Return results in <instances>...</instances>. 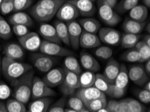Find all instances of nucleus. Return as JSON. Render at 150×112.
Returning <instances> with one entry per match:
<instances>
[{
	"mask_svg": "<svg viewBox=\"0 0 150 112\" xmlns=\"http://www.w3.org/2000/svg\"><path fill=\"white\" fill-rule=\"evenodd\" d=\"M35 72L33 69L29 70L11 83L13 87V97L14 99L26 104L31 97V90Z\"/></svg>",
	"mask_w": 150,
	"mask_h": 112,
	"instance_id": "obj_2",
	"label": "nucleus"
},
{
	"mask_svg": "<svg viewBox=\"0 0 150 112\" xmlns=\"http://www.w3.org/2000/svg\"><path fill=\"white\" fill-rule=\"evenodd\" d=\"M98 14L102 21L109 26H117L121 20V18L113 8L107 5L98 6Z\"/></svg>",
	"mask_w": 150,
	"mask_h": 112,
	"instance_id": "obj_10",
	"label": "nucleus"
},
{
	"mask_svg": "<svg viewBox=\"0 0 150 112\" xmlns=\"http://www.w3.org/2000/svg\"><path fill=\"white\" fill-rule=\"evenodd\" d=\"M13 11V0H3L0 7V11L3 15H7Z\"/></svg>",
	"mask_w": 150,
	"mask_h": 112,
	"instance_id": "obj_45",
	"label": "nucleus"
},
{
	"mask_svg": "<svg viewBox=\"0 0 150 112\" xmlns=\"http://www.w3.org/2000/svg\"><path fill=\"white\" fill-rule=\"evenodd\" d=\"M9 22L13 26L14 25H23L27 27L33 26V20L30 15L24 11L15 12L9 18Z\"/></svg>",
	"mask_w": 150,
	"mask_h": 112,
	"instance_id": "obj_25",
	"label": "nucleus"
},
{
	"mask_svg": "<svg viewBox=\"0 0 150 112\" xmlns=\"http://www.w3.org/2000/svg\"><path fill=\"white\" fill-rule=\"evenodd\" d=\"M79 112H91V111L89 110V109H88V108H86V107H85L83 109H81V110Z\"/></svg>",
	"mask_w": 150,
	"mask_h": 112,
	"instance_id": "obj_57",
	"label": "nucleus"
},
{
	"mask_svg": "<svg viewBox=\"0 0 150 112\" xmlns=\"http://www.w3.org/2000/svg\"><path fill=\"white\" fill-rule=\"evenodd\" d=\"M120 68V65L119 62L115 58H110L106 63L103 75L110 83L114 84L115 79L119 73Z\"/></svg>",
	"mask_w": 150,
	"mask_h": 112,
	"instance_id": "obj_21",
	"label": "nucleus"
},
{
	"mask_svg": "<svg viewBox=\"0 0 150 112\" xmlns=\"http://www.w3.org/2000/svg\"><path fill=\"white\" fill-rule=\"evenodd\" d=\"M129 103L131 112H145L146 108L144 105H143L138 100L133 99V98H127Z\"/></svg>",
	"mask_w": 150,
	"mask_h": 112,
	"instance_id": "obj_43",
	"label": "nucleus"
},
{
	"mask_svg": "<svg viewBox=\"0 0 150 112\" xmlns=\"http://www.w3.org/2000/svg\"><path fill=\"white\" fill-rule=\"evenodd\" d=\"M0 112H8L6 105L1 102H0Z\"/></svg>",
	"mask_w": 150,
	"mask_h": 112,
	"instance_id": "obj_52",
	"label": "nucleus"
},
{
	"mask_svg": "<svg viewBox=\"0 0 150 112\" xmlns=\"http://www.w3.org/2000/svg\"><path fill=\"white\" fill-rule=\"evenodd\" d=\"M79 16V13L74 4L69 1H65L59 8L56 17L59 20L68 22L74 21Z\"/></svg>",
	"mask_w": 150,
	"mask_h": 112,
	"instance_id": "obj_12",
	"label": "nucleus"
},
{
	"mask_svg": "<svg viewBox=\"0 0 150 112\" xmlns=\"http://www.w3.org/2000/svg\"><path fill=\"white\" fill-rule=\"evenodd\" d=\"M110 112H131L129 103L127 99L115 101L110 100L107 102L106 106Z\"/></svg>",
	"mask_w": 150,
	"mask_h": 112,
	"instance_id": "obj_31",
	"label": "nucleus"
},
{
	"mask_svg": "<svg viewBox=\"0 0 150 112\" xmlns=\"http://www.w3.org/2000/svg\"><path fill=\"white\" fill-rule=\"evenodd\" d=\"M142 1H143V3H144L143 5H144L145 7H147V8H150V0H142Z\"/></svg>",
	"mask_w": 150,
	"mask_h": 112,
	"instance_id": "obj_53",
	"label": "nucleus"
},
{
	"mask_svg": "<svg viewBox=\"0 0 150 112\" xmlns=\"http://www.w3.org/2000/svg\"><path fill=\"white\" fill-rule=\"evenodd\" d=\"M139 1V0H121L115 8V11L117 13L122 14L138 5Z\"/></svg>",
	"mask_w": 150,
	"mask_h": 112,
	"instance_id": "obj_34",
	"label": "nucleus"
},
{
	"mask_svg": "<svg viewBox=\"0 0 150 112\" xmlns=\"http://www.w3.org/2000/svg\"><path fill=\"white\" fill-rule=\"evenodd\" d=\"M107 102L106 96H104V97L98 98V99L88 102L87 104L85 105V107L89 109L91 112H96L100 109L106 107Z\"/></svg>",
	"mask_w": 150,
	"mask_h": 112,
	"instance_id": "obj_36",
	"label": "nucleus"
},
{
	"mask_svg": "<svg viewBox=\"0 0 150 112\" xmlns=\"http://www.w3.org/2000/svg\"><path fill=\"white\" fill-rule=\"evenodd\" d=\"M38 51L51 56H67L73 55V52L63 47L59 44L42 40Z\"/></svg>",
	"mask_w": 150,
	"mask_h": 112,
	"instance_id": "obj_7",
	"label": "nucleus"
},
{
	"mask_svg": "<svg viewBox=\"0 0 150 112\" xmlns=\"http://www.w3.org/2000/svg\"><path fill=\"white\" fill-rule=\"evenodd\" d=\"M64 68L67 70H69L75 74L79 75L81 73V68L76 57L72 55H69L65 57L64 59Z\"/></svg>",
	"mask_w": 150,
	"mask_h": 112,
	"instance_id": "obj_32",
	"label": "nucleus"
},
{
	"mask_svg": "<svg viewBox=\"0 0 150 112\" xmlns=\"http://www.w3.org/2000/svg\"><path fill=\"white\" fill-rule=\"evenodd\" d=\"M122 60L129 63H142L141 56L135 48L129 49L122 54Z\"/></svg>",
	"mask_w": 150,
	"mask_h": 112,
	"instance_id": "obj_38",
	"label": "nucleus"
},
{
	"mask_svg": "<svg viewBox=\"0 0 150 112\" xmlns=\"http://www.w3.org/2000/svg\"><path fill=\"white\" fill-rule=\"evenodd\" d=\"M96 112H110V111H109L108 109L106 108V107H104V108H102L101 109H100V110L97 111Z\"/></svg>",
	"mask_w": 150,
	"mask_h": 112,
	"instance_id": "obj_56",
	"label": "nucleus"
},
{
	"mask_svg": "<svg viewBox=\"0 0 150 112\" xmlns=\"http://www.w3.org/2000/svg\"><path fill=\"white\" fill-rule=\"evenodd\" d=\"M76 95L79 98H80L81 101L83 102L84 105L87 104L88 102L92 101V100L106 96L104 93L99 91L94 86L87 88L78 89Z\"/></svg>",
	"mask_w": 150,
	"mask_h": 112,
	"instance_id": "obj_17",
	"label": "nucleus"
},
{
	"mask_svg": "<svg viewBox=\"0 0 150 112\" xmlns=\"http://www.w3.org/2000/svg\"><path fill=\"white\" fill-rule=\"evenodd\" d=\"M53 101L51 97L35 99L29 106L28 112H47Z\"/></svg>",
	"mask_w": 150,
	"mask_h": 112,
	"instance_id": "obj_26",
	"label": "nucleus"
},
{
	"mask_svg": "<svg viewBox=\"0 0 150 112\" xmlns=\"http://www.w3.org/2000/svg\"><path fill=\"white\" fill-rule=\"evenodd\" d=\"M101 42L110 46H117L120 44L121 34L117 30L110 27L101 28L98 32Z\"/></svg>",
	"mask_w": 150,
	"mask_h": 112,
	"instance_id": "obj_9",
	"label": "nucleus"
},
{
	"mask_svg": "<svg viewBox=\"0 0 150 112\" xmlns=\"http://www.w3.org/2000/svg\"><path fill=\"white\" fill-rule=\"evenodd\" d=\"M2 1H3V0H0V7H1V4L2 3Z\"/></svg>",
	"mask_w": 150,
	"mask_h": 112,
	"instance_id": "obj_60",
	"label": "nucleus"
},
{
	"mask_svg": "<svg viewBox=\"0 0 150 112\" xmlns=\"http://www.w3.org/2000/svg\"><path fill=\"white\" fill-rule=\"evenodd\" d=\"M3 53L6 57L15 61L22 59L24 56V49L16 43H9L5 45Z\"/></svg>",
	"mask_w": 150,
	"mask_h": 112,
	"instance_id": "obj_22",
	"label": "nucleus"
},
{
	"mask_svg": "<svg viewBox=\"0 0 150 112\" xmlns=\"http://www.w3.org/2000/svg\"><path fill=\"white\" fill-rule=\"evenodd\" d=\"M68 105H69L70 109L78 112H79L85 107L83 102L77 95L69 98L68 100Z\"/></svg>",
	"mask_w": 150,
	"mask_h": 112,
	"instance_id": "obj_41",
	"label": "nucleus"
},
{
	"mask_svg": "<svg viewBox=\"0 0 150 112\" xmlns=\"http://www.w3.org/2000/svg\"><path fill=\"white\" fill-rule=\"evenodd\" d=\"M113 51L111 48L109 46H98V48L95 51V54L96 56L104 60H108L112 56Z\"/></svg>",
	"mask_w": 150,
	"mask_h": 112,
	"instance_id": "obj_40",
	"label": "nucleus"
},
{
	"mask_svg": "<svg viewBox=\"0 0 150 112\" xmlns=\"http://www.w3.org/2000/svg\"><path fill=\"white\" fill-rule=\"evenodd\" d=\"M1 64H2V57L0 55V75L1 73Z\"/></svg>",
	"mask_w": 150,
	"mask_h": 112,
	"instance_id": "obj_58",
	"label": "nucleus"
},
{
	"mask_svg": "<svg viewBox=\"0 0 150 112\" xmlns=\"http://www.w3.org/2000/svg\"><path fill=\"white\" fill-rule=\"evenodd\" d=\"M33 0H13V11H22L32 6Z\"/></svg>",
	"mask_w": 150,
	"mask_h": 112,
	"instance_id": "obj_42",
	"label": "nucleus"
},
{
	"mask_svg": "<svg viewBox=\"0 0 150 112\" xmlns=\"http://www.w3.org/2000/svg\"><path fill=\"white\" fill-rule=\"evenodd\" d=\"M12 94V90L10 87L4 81H0V100L8 99Z\"/></svg>",
	"mask_w": 150,
	"mask_h": 112,
	"instance_id": "obj_46",
	"label": "nucleus"
},
{
	"mask_svg": "<svg viewBox=\"0 0 150 112\" xmlns=\"http://www.w3.org/2000/svg\"><path fill=\"white\" fill-rule=\"evenodd\" d=\"M32 69L33 66L29 64L20 63L6 56L2 58L1 73L10 83Z\"/></svg>",
	"mask_w": 150,
	"mask_h": 112,
	"instance_id": "obj_3",
	"label": "nucleus"
},
{
	"mask_svg": "<svg viewBox=\"0 0 150 112\" xmlns=\"http://www.w3.org/2000/svg\"><path fill=\"white\" fill-rule=\"evenodd\" d=\"M34 67L42 73H47L53 68L56 63L54 56H49L41 52H35L31 55Z\"/></svg>",
	"mask_w": 150,
	"mask_h": 112,
	"instance_id": "obj_6",
	"label": "nucleus"
},
{
	"mask_svg": "<svg viewBox=\"0 0 150 112\" xmlns=\"http://www.w3.org/2000/svg\"><path fill=\"white\" fill-rule=\"evenodd\" d=\"M98 5H107L114 9L117 4V0H97Z\"/></svg>",
	"mask_w": 150,
	"mask_h": 112,
	"instance_id": "obj_49",
	"label": "nucleus"
},
{
	"mask_svg": "<svg viewBox=\"0 0 150 112\" xmlns=\"http://www.w3.org/2000/svg\"><path fill=\"white\" fill-rule=\"evenodd\" d=\"M129 76L127 68L124 64L120 65L119 75L114 82V89H113L112 97L120 98L125 94L127 86L129 83Z\"/></svg>",
	"mask_w": 150,
	"mask_h": 112,
	"instance_id": "obj_4",
	"label": "nucleus"
},
{
	"mask_svg": "<svg viewBox=\"0 0 150 112\" xmlns=\"http://www.w3.org/2000/svg\"><path fill=\"white\" fill-rule=\"evenodd\" d=\"M96 73L92 71H86L81 73L79 75V82L80 88H87L94 86Z\"/></svg>",
	"mask_w": 150,
	"mask_h": 112,
	"instance_id": "obj_33",
	"label": "nucleus"
},
{
	"mask_svg": "<svg viewBox=\"0 0 150 112\" xmlns=\"http://www.w3.org/2000/svg\"><path fill=\"white\" fill-rule=\"evenodd\" d=\"M80 63L82 67L88 71L97 73L100 70V65L92 54L83 51L80 53Z\"/></svg>",
	"mask_w": 150,
	"mask_h": 112,
	"instance_id": "obj_20",
	"label": "nucleus"
},
{
	"mask_svg": "<svg viewBox=\"0 0 150 112\" xmlns=\"http://www.w3.org/2000/svg\"><path fill=\"white\" fill-rule=\"evenodd\" d=\"M65 97H62L53 105H51L47 112H65Z\"/></svg>",
	"mask_w": 150,
	"mask_h": 112,
	"instance_id": "obj_44",
	"label": "nucleus"
},
{
	"mask_svg": "<svg viewBox=\"0 0 150 112\" xmlns=\"http://www.w3.org/2000/svg\"><path fill=\"white\" fill-rule=\"evenodd\" d=\"M64 81L60 85V89L65 95H72L76 90L80 88L79 82V75L65 69Z\"/></svg>",
	"mask_w": 150,
	"mask_h": 112,
	"instance_id": "obj_8",
	"label": "nucleus"
},
{
	"mask_svg": "<svg viewBox=\"0 0 150 112\" xmlns=\"http://www.w3.org/2000/svg\"><path fill=\"white\" fill-rule=\"evenodd\" d=\"M65 77V68H54L47 72L42 79L47 86L53 88L61 85L64 81Z\"/></svg>",
	"mask_w": 150,
	"mask_h": 112,
	"instance_id": "obj_14",
	"label": "nucleus"
},
{
	"mask_svg": "<svg viewBox=\"0 0 150 112\" xmlns=\"http://www.w3.org/2000/svg\"><path fill=\"white\" fill-rule=\"evenodd\" d=\"M144 70L145 73H147V75H148V76H149L150 75V61L149 60L145 61V64L144 66Z\"/></svg>",
	"mask_w": 150,
	"mask_h": 112,
	"instance_id": "obj_50",
	"label": "nucleus"
},
{
	"mask_svg": "<svg viewBox=\"0 0 150 112\" xmlns=\"http://www.w3.org/2000/svg\"><path fill=\"white\" fill-rule=\"evenodd\" d=\"M12 30L13 32L18 38L22 37V36L26 35V34L30 32L28 27L23 26V25H14V26H13Z\"/></svg>",
	"mask_w": 150,
	"mask_h": 112,
	"instance_id": "obj_47",
	"label": "nucleus"
},
{
	"mask_svg": "<svg viewBox=\"0 0 150 112\" xmlns=\"http://www.w3.org/2000/svg\"><path fill=\"white\" fill-rule=\"evenodd\" d=\"M129 16L135 21L145 22L148 16V8L144 5H137L129 11Z\"/></svg>",
	"mask_w": 150,
	"mask_h": 112,
	"instance_id": "obj_28",
	"label": "nucleus"
},
{
	"mask_svg": "<svg viewBox=\"0 0 150 112\" xmlns=\"http://www.w3.org/2000/svg\"><path fill=\"white\" fill-rule=\"evenodd\" d=\"M12 36V30L10 24L0 15V38L8 40Z\"/></svg>",
	"mask_w": 150,
	"mask_h": 112,
	"instance_id": "obj_39",
	"label": "nucleus"
},
{
	"mask_svg": "<svg viewBox=\"0 0 150 112\" xmlns=\"http://www.w3.org/2000/svg\"><path fill=\"white\" fill-rule=\"evenodd\" d=\"M142 41H144L145 44L148 45L149 46H150V36H149V34H145V35L143 36Z\"/></svg>",
	"mask_w": 150,
	"mask_h": 112,
	"instance_id": "obj_51",
	"label": "nucleus"
},
{
	"mask_svg": "<svg viewBox=\"0 0 150 112\" xmlns=\"http://www.w3.org/2000/svg\"><path fill=\"white\" fill-rule=\"evenodd\" d=\"M66 24L68 30L70 46H71L75 51H78L79 48V38L83 30L79 23L76 20L68 22Z\"/></svg>",
	"mask_w": 150,
	"mask_h": 112,
	"instance_id": "obj_15",
	"label": "nucleus"
},
{
	"mask_svg": "<svg viewBox=\"0 0 150 112\" xmlns=\"http://www.w3.org/2000/svg\"><path fill=\"white\" fill-rule=\"evenodd\" d=\"M79 47L83 49H94L101 45V42L96 34L82 31L79 38Z\"/></svg>",
	"mask_w": 150,
	"mask_h": 112,
	"instance_id": "obj_19",
	"label": "nucleus"
},
{
	"mask_svg": "<svg viewBox=\"0 0 150 112\" xmlns=\"http://www.w3.org/2000/svg\"><path fill=\"white\" fill-rule=\"evenodd\" d=\"M40 35L44 38V40L57 44H61V42L57 34L54 26L46 22H42L39 26Z\"/></svg>",
	"mask_w": 150,
	"mask_h": 112,
	"instance_id": "obj_18",
	"label": "nucleus"
},
{
	"mask_svg": "<svg viewBox=\"0 0 150 112\" xmlns=\"http://www.w3.org/2000/svg\"><path fill=\"white\" fill-rule=\"evenodd\" d=\"M145 28V30H147V32H148L147 34H149V32H150V24L149 23H148V24H146Z\"/></svg>",
	"mask_w": 150,
	"mask_h": 112,
	"instance_id": "obj_55",
	"label": "nucleus"
},
{
	"mask_svg": "<svg viewBox=\"0 0 150 112\" xmlns=\"http://www.w3.org/2000/svg\"><path fill=\"white\" fill-rule=\"evenodd\" d=\"M144 89L150 91V82H149V81H147V83L144 85Z\"/></svg>",
	"mask_w": 150,
	"mask_h": 112,
	"instance_id": "obj_54",
	"label": "nucleus"
},
{
	"mask_svg": "<svg viewBox=\"0 0 150 112\" xmlns=\"http://www.w3.org/2000/svg\"><path fill=\"white\" fill-rule=\"evenodd\" d=\"M79 24L83 31L96 34L100 28V23L93 18H84L79 20Z\"/></svg>",
	"mask_w": 150,
	"mask_h": 112,
	"instance_id": "obj_27",
	"label": "nucleus"
},
{
	"mask_svg": "<svg viewBox=\"0 0 150 112\" xmlns=\"http://www.w3.org/2000/svg\"><path fill=\"white\" fill-rule=\"evenodd\" d=\"M65 0H40L29 10L31 16L36 21L46 22L55 16L59 8Z\"/></svg>",
	"mask_w": 150,
	"mask_h": 112,
	"instance_id": "obj_1",
	"label": "nucleus"
},
{
	"mask_svg": "<svg viewBox=\"0 0 150 112\" xmlns=\"http://www.w3.org/2000/svg\"><path fill=\"white\" fill-rule=\"evenodd\" d=\"M54 27L56 30L57 34L61 42L65 45L70 46V43L69 40V35H68V30L67 24L65 22L57 20L54 22Z\"/></svg>",
	"mask_w": 150,
	"mask_h": 112,
	"instance_id": "obj_29",
	"label": "nucleus"
},
{
	"mask_svg": "<svg viewBox=\"0 0 150 112\" xmlns=\"http://www.w3.org/2000/svg\"><path fill=\"white\" fill-rule=\"evenodd\" d=\"M94 86L105 95H108L112 97L114 85L110 83L102 74H96V79Z\"/></svg>",
	"mask_w": 150,
	"mask_h": 112,
	"instance_id": "obj_23",
	"label": "nucleus"
},
{
	"mask_svg": "<svg viewBox=\"0 0 150 112\" xmlns=\"http://www.w3.org/2000/svg\"><path fill=\"white\" fill-rule=\"evenodd\" d=\"M68 1L74 4L78 10L79 15L83 16H92L97 11L94 2L91 0H69Z\"/></svg>",
	"mask_w": 150,
	"mask_h": 112,
	"instance_id": "obj_16",
	"label": "nucleus"
},
{
	"mask_svg": "<svg viewBox=\"0 0 150 112\" xmlns=\"http://www.w3.org/2000/svg\"><path fill=\"white\" fill-rule=\"evenodd\" d=\"M55 95V91L47 86L42 79L38 77H34L31 90L32 99L35 100L40 98L53 97Z\"/></svg>",
	"mask_w": 150,
	"mask_h": 112,
	"instance_id": "obj_5",
	"label": "nucleus"
},
{
	"mask_svg": "<svg viewBox=\"0 0 150 112\" xmlns=\"http://www.w3.org/2000/svg\"><path fill=\"white\" fill-rule=\"evenodd\" d=\"M18 41L24 49L30 52L38 51L42 42L40 36L35 32H30L26 35L19 37Z\"/></svg>",
	"mask_w": 150,
	"mask_h": 112,
	"instance_id": "obj_13",
	"label": "nucleus"
},
{
	"mask_svg": "<svg viewBox=\"0 0 150 112\" xmlns=\"http://www.w3.org/2000/svg\"><path fill=\"white\" fill-rule=\"evenodd\" d=\"M146 22L135 21L131 18H126L122 24V28L125 33L139 34L145 29Z\"/></svg>",
	"mask_w": 150,
	"mask_h": 112,
	"instance_id": "obj_24",
	"label": "nucleus"
},
{
	"mask_svg": "<svg viewBox=\"0 0 150 112\" xmlns=\"http://www.w3.org/2000/svg\"><path fill=\"white\" fill-rule=\"evenodd\" d=\"M135 49L137 50L142 58V63H144L150 59V46L145 44L142 40H139L135 46Z\"/></svg>",
	"mask_w": 150,
	"mask_h": 112,
	"instance_id": "obj_37",
	"label": "nucleus"
},
{
	"mask_svg": "<svg viewBox=\"0 0 150 112\" xmlns=\"http://www.w3.org/2000/svg\"><path fill=\"white\" fill-rule=\"evenodd\" d=\"M91 1H92L93 2H94V1H95V0H91Z\"/></svg>",
	"mask_w": 150,
	"mask_h": 112,
	"instance_id": "obj_61",
	"label": "nucleus"
},
{
	"mask_svg": "<svg viewBox=\"0 0 150 112\" xmlns=\"http://www.w3.org/2000/svg\"><path fill=\"white\" fill-rule=\"evenodd\" d=\"M138 99L144 104H149L150 101V91L145 89L139 90L137 93Z\"/></svg>",
	"mask_w": 150,
	"mask_h": 112,
	"instance_id": "obj_48",
	"label": "nucleus"
},
{
	"mask_svg": "<svg viewBox=\"0 0 150 112\" xmlns=\"http://www.w3.org/2000/svg\"><path fill=\"white\" fill-rule=\"evenodd\" d=\"M27 112H28V111H27Z\"/></svg>",
	"mask_w": 150,
	"mask_h": 112,
	"instance_id": "obj_63",
	"label": "nucleus"
},
{
	"mask_svg": "<svg viewBox=\"0 0 150 112\" xmlns=\"http://www.w3.org/2000/svg\"><path fill=\"white\" fill-rule=\"evenodd\" d=\"M147 112H150V111H149V110H147Z\"/></svg>",
	"mask_w": 150,
	"mask_h": 112,
	"instance_id": "obj_62",
	"label": "nucleus"
},
{
	"mask_svg": "<svg viewBox=\"0 0 150 112\" xmlns=\"http://www.w3.org/2000/svg\"><path fill=\"white\" fill-rule=\"evenodd\" d=\"M6 107L8 112H27L24 104L14 98L8 99Z\"/></svg>",
	"mask_w": 150,
	"mask_h": 112,
	"instance_id": "obj_35",
	"label": "nucleus"
},
{
	"mask_svg": "<svg viewBox=\"0 0 150 112\" xmlns=\"http://www.w3.org/2000/svg\"><path fill=\"white\" fill-rule=\"evenodd\" d=\"M129 79L135 85L142 87L149 81V76L147 75L142 65H133L127 68Z\"/></svg>",
	"mask_w": 150,
	"mask_h": 112,
	"instance_id": "obj_11",
	"label": "nucleus"
},
{
	"mask_svg": "<svg viewBox=\"0 0 150 112\" xmlns=\"http://www.w3.org/2000/svg\"><path fill=\"white\" fill-rule=\"evenodd\" d=\"M142 38L140 34L124 33L121 35L120 44L122 49H132Z\"/></svg>",
	"mask_w": 150,
	"mask_h": 112,
	"instance_id": "obj_30",
	"label": "nucleus"
},
{
	"mask_svg": "<svg viewBox=\"0 0 150 112\" xmlns=\"http://www.w3.org/2000/svg\"><path fill=\"white\" fill-rule=\"evenodd\" d=\"M65 112H78V111H75V110H73V109H65Z\"/></svg>",
	"mask_w": 150,
	"mask_h": 112,
	"instance_id": "obj_59",
	"label": "nucleus"
}]
</instances>
